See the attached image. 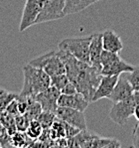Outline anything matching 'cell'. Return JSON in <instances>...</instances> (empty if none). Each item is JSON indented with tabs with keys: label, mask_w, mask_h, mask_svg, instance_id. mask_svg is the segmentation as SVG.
I'll return each mask as SVG.
<instances>
[{
	"label": "cell",
	"mask_w": 139,
	"mask_h": 148,
	"mask_svg": "<svg viewBox=\"0 0 139 148\" xmlns=\"http://www.w3.org/2000/svg\"><path fill=\"white\" fill-rule=\"evenodd\" d=\"M57 53L65 65L69 81L74 84L77 92L91 101L102 78L101 71L90 64L81 62L66 51L58 49Z\"/></svg>",
	"instance_id": "1"
},
{
	"label": "cell",
	"mask_w": 139,
	"mask_h": 148,
	"mask_svg": "<svg viewBox=\"0 0 139 148\" xmlns=\"http://www.w3.org/2000/svg\"><path fill=\"white\" fill-rule=\"evenodd\" d=\"M23 74L24 83L20 97H34L51 86V78L42 69L27 64L23 67Z\"/></svg>",
	"instance_id": "2"
},
{
	"label": "cell",
	"mask_w": 139,
	"mask_h": 148,
	"mask_svg": "<svg viewBox=\"0 0 139 148\" xmlns=\"http://www.w3.org/2000/svg\"><path fill=\"white\" fill-rule=\"evenodd\" d=\"M139 102V90H134L133 95L121 101L114 102L109 111V117L114 123L123 126L134 113L135 106Z\"/></svg>",
	"instance_id": "3"
},
{
	"label": "cell",
	"mask_w": 139,
	"mask_h": 148,
	"mask_svg": "<svg viewBox=\"0 0 139 148\" xmlns=\"http://www.w3.org/2000/svg\"><path fill=\"white\" fill-rule=\"evenodd\" d=\"M100 63L102 76H120L124 73H130L134 69V66L123 61L119 54L106 50L102 52Z\"/></svg>",
	"instance_id": "4"
},
{
	"label": "cell",
	"mask_w": 139,
	"mask_h": 148,
	"mask_svg": "<svg viewBox=\"0 0 139 148\" xmlns=\"http://www.w3.org/2000/svg\"><path fill=\"white\" fill-rule=\"evenodd\" d=\"M91 35L87 37L66 38L58 44V49L68 52L79 61L90 64L89 45Z\"/></svg>",
	"instance_id": "5"
},
{
	"label": "cell",
	"mask_w": 139,
	"mask_h": 148,
	"mask_svg": "<svg viewBox=\"0 0 139 148\" xmlns=\"http://www.w3.org/2000/svg\"><path fill=\"white\" fill-rule=\"evenodd\" d=\"M33 67L42 69L48 76L54 77L57 75L66 74L65 65L59 57L57 51H51L34 59L28 63Z\"/></svg>",
	"instance_id": "6"
},
{
	"label": "cell",
	"mask_w": 139,
	"mask_h": 148,
	"mask_svg": "<svg viewBox=\"0 0 139 148\" xmlns=\"http://www.w3.org/2000/svg\"><path fill=\"white\" fill-rule=\"evenodd\" d=\"M66 0H42L40 12L35 21L36 24L62 19L65 17Z\"/></svg>",
	"instance_id": "7"
},
{
	"label": "cell",
	"mask_w": 139,
	"mask_h": 148,
	"mask_svg": "<svg viewBox=\"0 0 139 148\" xmlns=\"http://www.w3.org/2000/svg\"><path fill=\"white\" fill-rule=\"evenodd\" d=\"M55 115L58 119L62 120V121L70 125H73L77 128L81 129V130L87 128L84 111H80L70 108H65V106H58L55 111Z\"/></svg>",
	"instance_id": "8"
},
{
	"label": "cell",
	"mask_w": 139,
	"mask_h": 148,
	"mask_svg": "<svg viewBox=\"0 0 139 148\" xmlns=\"http://www.w3.org/2000/svg\"><path fill=\"white\" fill-rule=\"evenodd\" d=\"M61 95V92L55 86H50L45 90L39 92L34 97V99L38 101L41 106L42 111L55 113L58 108V99Z\"/></svg>",
	"instance_id": "9"
},
{
	"label": "cell",
	"mask_w": 139,
	"mask_h": 148,
	"mask_svg": "<svg viewBox=\"0 0 139 148\" xmlns=\"http://www.w3.org/2000/svg\"><path fill=\"white\" fill-rule=\"evenodd\" d=\"M41 5H42V0H26L19 25L20 32H23L29 27L35 25V21L40 12Z\"/></svg>",
	"instance_id": "10"
},
{
	"label": "cell",
	"mask_w": 139,
	"mask_h": 148,
	"mask_svg": "<svg viewBox=\"0 0 139 148\" xmlns=\"http://www.w3.org/2000/svg\"><path fill=\"white\" fill-rule=\"evenodd\" d=\"M133 92L134 88H132L127 77L120 75L117 83H116L114 88H113V92H111L110 97L108 99L114 103V102H118L123 101V99H128L129 97L133 95Z\"/></svg>",
	"instance_id": "11"
},
{
	"label": "cell",
	"mask_w": 139,
	"mask_h": 148,
	"mask_svg": "<svg viewBox=\"0 0 139 148\" xmlns=\"http://www.w3.org/2000/svg\"><path fill=\"white\" fill-rule=\"evenodd\" d=\"M89 102L90 101L83 95L78 92L72 95L61 94L58 99V106H65L80 111H85Z\"/></svg>",
	"instance_id": "12"
},
{
	"label": "cell",
	"mask_w": 139,
	"mask_h": 148,
	"mask_svg": "<svg viewBox=\"0 0 139 148\" xmlns=\"http://www.w3.org/2000/svg\"><path fill=\"white\" fill-rule=\"evenodd\" d=\"M118 78L119 76H102L91 101L94 102L101 99H108L111 92H113V88L117 83Z\"/></svg>",
	"instance_id": "13"
},
{
	"label": "cell",
	"mask_w": 139,
	"mask_h": 148,
	"mask_svg": "<svg viewBox=\"0 0 139 148\" xmlns=\"http://www.w3.org/2000/svg\"><path fill=\"white\" fill-rule=\"evenodd\" d=\"M103 42H102V33H96L91 35L89 45V56L90 65L101 71V63L100 58L103 52Z\"/></svg>",
	"instance_id": "14"
},
{
	"label": "cell",
	"mask_w": 139,
	"mask_h": 148,
	"mask_svg": "<svg viewBox=\"0 0 139 148\" xmlns=\"http://www.w3.org/2000/svg\"><path fill=\"white\" fill-rule=\"evenodd\" d=\"M102 42H103L104 50L106 51L119 54L123 49L121 38L112 30H106L102 33Z\"/></svg>",
	"instance_id": "15"
},
{
	"label": "cell",
	"mask_w": 139,
	"mask_h": 148,
	"mask_svg": "<svg viewBox=\"0 0 139 148\" xmlns=\"http://www.w3.org/2000/svg\"><path fill=\"white\" fill-rule=\"evenodd\" d=\"M98 1H101V0H66L64 13L65 15L79 13Z\"/></svg>",
	"instance_id": "16"
},
{
	"label": "cell",
	"mask_w": 139,
	"mask_h": 148,
	"mask_svg": "<svg viewBox=\"0 0 139 148\" xmlns=\"http://www.w3.org/2000/svg\"><path fill=\"white\" fill-rule=\"evenodd\" d=\"M120 143L118 142L117 139L115 138H106L101 137L99 135L95 134L94 139L92 142V147L97 148H103V147H119Z\"/></svg>",
	"instance_id": "17"
},
{
	"label": "cell",
	"mask_w": 139,
	"mask_h": 148,
	"mask_svg": "<svg viewBox=\"0 0 139 148\" xmlns=\"http://www.w3.org/2000/svg\"><path fill=\"white\" fill-rule=\"evenodd\" d=\"M43 130H44V129H43L42 125L40 124V122L38 121L37 119H33V120H30L25 133H26L27 135H28V137H30L31 139H38L41 134H42Z\"/></svg>",
	"instance_id": "18"
},
{
	"label": "cell",
	"mask_w": 139,
	"mask_h": 148,
	"mask_svg": "<svg viewBox=\"0 0 139 148\" xmlns=\"http://www.w3.org/2000/svg\"><path fill=\"white\" fill-rule=\"evenodd\" d=\"M56 119V115L53 112H48V111H42L37 117V120L42 125L43 129H49L52 126L54 120Z\"/></svg>",
	"instance_id": "19"
},
{
	"label": "cell",
	"mask_w": 139,
	"mask_h": 148,
	"mask_svg": "<svg viewBox=\"0 0 139 148\" xmlns=\"http://www.w3.org/2000/svg\"><path fill=\"white\" fill-rule=\"evenodd\" d=\"M27 138H28V135L25 132H23V131H18V132L13 133L12 137H11V140H10L11 145L16 146V147L26 146V145H28L26 141Z\"/></svg>",
	"instance_id": "20"
},
{
	"label": "cell",
	"mask_w": 139,
	"mask_h": 148,
	"mask_svg": "<svg viewBox=\"0 0 139 148\" xmlns=\"http://www.w3.org/2000/svg\"><path fill=\"white\" fill-rule=\"evenodd\" d=\"M69 83V79H68L66 74L57 75V76L51 77V86H55L59 90H62L65 88V86Z\"/></svg>",
	"instance_id": "21"
},
{
	"label": "cell",
	"mask_w": 139,
	"mask_h": 148,
	"mask_svg": "<svg viewBox=\"0 0 139 148\" xmlns=\"http://www.w3.org/2000/svg\"><path fill=\"white\" fill-rule=\"evenodd\" d=\"M15 118V125H16V129L18 131H23L25 132L29 125V118L26 116L25 114H17Z\"/></svg>",
	"instance_id": "22"
},
{
	"label": "cell",
	"mask_w": 139,
	"mask_h": 148,
	"mask_svg": "<svg viewBox=\"0 0 139 148\" xmlns=\"http://www.w3.org/2000/svg\"><path fill=\"white\" fill-rule=\"evenodd\" d=\"M127 74H128L127 79H129L134 90H139V65L134 67L133 71L130 73H127Z\"/></svg>",
	"instance_id": "23"
},
{
	"label": "cell",
	"mask_w": 139,
	"mask_h": 148,
	"mask_svg": "<svg viewBox=\"0 0 139 148\" xmlns=\"http://www.w3.org/2000/svg\"><path fill=\"white\" fill-rule=\"evenodd\" d=\"M64 122V121H63ZM64 126H65V136L66 138H71L75 136L76 134H78L81 131V129L77 128V127L73 126V125H70L68 123L64 122Z\"/></svg>",
	"instance_id": "24"
},
{
	"label": "cell",
	"mask_w": 139,
	"mask_h": 148,
	"mask_svg": "<svg viewBox=\"0 0 139 148\" xmlns=\"http://www.w3.org/2000/svg\"><path fill=\"white\" fill-rule=\"evenodd\" d=\"M132 146L135 148H139V121L135 125L132 132Z\"/></svg>",
	"instance_id": "25"
},
{
	"label": "cell",
	"mask_w": 139,
	"mask_h": 148,
	"mask_svg": "<svg viewBox=\"0 0 139 148\" xmlns=\"http://www.w3.org/2000/svg\"><path fill=\"white\" fill-rule=\"evenodd\" d=\"M77 92V90H76V86H74L73 83L69 81V83L65 86V88L61 90V94H65V95H72V94H75Z\"/></svg>",
	"instance_id": "26"
},
{
	"label": "cell",
	"mask_w": 139,
	"mask_h": 148,
	"mask_svg": "<svg viewBox=\"0 0 139 148\" xmlns=\"http://www.w3.org/2000/svg\"><path fill=\"white\" fill-rule=\"evenodd\" d=\"M133 115L135 116V118L137 119V121H139V102L137 104H136L135 106V109H134V113Z\"/></svg>",
	"instance_id": "27"
}]
</instances>
